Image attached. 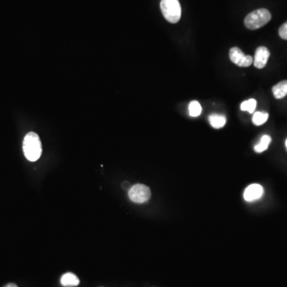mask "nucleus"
<instances>
[{"label":"nucleus","instance_id":"1","mask_svg":"<svg viewBox=\"0 0 287 287\" xmlns=\"http://www.w3.org/2000/svg\"><path fill=\"white\" fill-rule=\"evenodd\" d=\"M24 155L28 161H38L42 155V143L38 134L34 132L28 133L24 138L23 143Z\"/></svg>","mask_w":287,"mask_h":287},{"label":"nucleus","instance_id":"2","mask_svg":"<svg viewBox=\"0 0 287 287\" xmlns=\"http://www.w3.org/2000/svg\"><path fill=\"white\" fill-rule=\"evenodd\" d=\"M271 19V12L268 10L262 8L252 11L247 15L244 20V24L248 29L257 30L267 25Z\"/></svg>","mask_w":287,"mask_h":287},{"label":"nucleus","instance_id":"3","mask_svg":"<svg viewBox=\"0 0 287 287\" xmlns=\"http://www.w3.org/2000/svg\"><path fill=\"white\" fill-rule=\"evenodd\" d=\"M161 9L165 19L176 24L181 18V7L178 0H161Z\"/></svg>","mask_w":287,"mask_h":287},{"label":"nucleus","instance_id":"4","mask_svg":"<svg viewBox=\"0 0 287 287\" xmlns=\"http://www.w3.org/2000/svg\"><path fill=\"white\" fill-rule=\"evenodd\" d=\"M128 191L129 199L136 204H144L151 197V190L145 184H137L133 185Z\"/></svg>","mask_w":287,"mask_h":287},{"label":"nucleus","instance_id":"5","mask_svg":"<svg viewBox=\"0 0 287 287\" xmlns=\"http://www.w3.org/2000/svg\"><path fill=\"white\" fill-rule=\"evenodd\" d=\"M230 59L235 65L240 67H248L253 63L252 57L245 55L238 47H233L230 50Z\"/></svg>","mask_w":287,"mask_h":287},{"label":"nucleus","instance_id":"6","mask_svg":"<svg viewBox=\"0 0 287 287\" xmlns=\"http://www.w3.org/2000/svg\"><path fill=\"white\" fill-rule=\"evenodd\" d=\"M263 194L264 189L262 185L258 184H251L244 191V200L248 202H253L260 199Z\"/></svg>","mask_w":287,"mask_h":287},{"label":"nucleus","instance_id":"7","mask_svg":"<svg viewBox=\"0 0 287 287\" xmlns=\"http://www.w3.org/2000/svg\"><path fill=\"white\" fill-rule=\"evenodd\" d=\"M270 54L269 50L265 47H259L255 51V58L253 63L258 69H262L267 65L268 59H269Z\"/></svg>","mask_w":287,"mask_h":287},{"label":"nucleus","instance_id":"8","mask_svg":"<svg viewBox=\"0 0 287 287\" xmlns=\"http://www.w3.org/2000/svg\"><path fill=\"white\" fill-rule=\"evenodd\" d=\"M80 280L76 275L68 272L64 274L61 278V285L64 287H74L79 285Z\"/></svg>","mask_w":287,"mask_h":287},{"label":"nucleus","instance_id":"9","mask_svg":"<svg viewBox=\"0 0 287 287\" xmlns=\"http://www.w3.org/2000/svg\"><path fill=\"white\" fill-rule=\"evenodd\" d=\"M272 92L276 99H282L287 95V80L278 82L273 86Z\"/></svg>","mask_w":287,"mask_h":287},{"label":"nucleus","instance_id":"10","mask_svg":"<svg viewBox=\"0 0 287 287\" xmlns=\"http://www.w3.org/2000/svg\"><path fill=\"white\" fill-rule=\"evenodd\" d=\"M210 124L215 128H220L225 125L227 122L226 117L218 114H212L209 117Z\"/></svg>","mask_w":287,"mask_h":287},{"label":"nucleus","instance_id":"11","mask_svg":"<svg viewBox=\"0 0 287 287\" xmlns=\"http://www.w3.org/2000/svg\"><path fill=\"white\" fill-rule=\"evenodd\" d=\"M271 142V138L269 135L262 136L259 143L255 146V152H258V153L264 152V151L268 149Z\"/></svg>","mask_w":287,"mask_h":287},{"label":"nucleus","instance_id":"12","mask_svg":"<svg viewBox=\"0 0 287 287\" xmlns=\"http://www.w3.org/2000/svg\"><path fill=\"white\" fill-rule=\"evenodd\" d=\"M269 118V114L267 112H256L253 115L252 121L254 125L260 126L267 122Z\"/></svg>","mask_w":287,"mask_h":287},{"label":"nucleus","instance_id":"13","mask_svg":"<svg viewBox=\"0 0 287 287\" xmlns=\"http://www.w3.org/2000/svg\"><path fill=\"white\" fill-rule=\"evenodd\" d=\"M188 111H189V115L191 117L196 118L198 116L201 115V112H202V107L198 101H192L190 102Z\"/></svg>","mask_w":287,"mask_h":287},{"label":"nucleus","instance_id":"14","mask_svg":"<svg viewBox=\"0 0 287 287\" xmlns=\"http://www.w3.org/2000/svg\"><path fill=\"white\" fill-rule=\"evenodd\" d=\"M257 106V101L255 99H249L241 104V111H248L250 114H254Z\"/></svg>","mask_w":287,"mask_h":287},{"label":"nucleus","instance_id":"15","mask_svg":"<svg viewBox=\"0 0 287 287\" xmlns=\"http://www.w3.org/2000/svg\"><path fill=\"white\" fill-rule=\"evenodd\" d=\"M279 36L284 40H287V22L282 24L278 30Z\"/></svg>","mask_w":287,"mask_h":287},{"label":"nucleus","instance_id":"16","mask_svg":"<svg viewBox=\"0 0 287 287\" xmlns=\"http://www.w3.org/2000/svg\"><path fill=\"white\" fill-rule=\"evenodd\" d=\"M121 186H122L123 189L128 190H128L130 189L132 185H131L130 183L128 182V181H125V182L122 183Z\"/></svg>","mask_w":287,"mask_h":287},{"label":"nucleus","instance_id":"17","mask_svg":"<svg viewBox=\"0 0 287 287\" xmlns=\"http://www.w3.org/2000/svg\"><path fill=\"white\" fill-rule=\"evenodd\" d=\"M4 287H18V285L15 283H8L7 285H4Z\"/></svg>","mask_w":287,"mask_h":287},{"label":"nucleus","instance_id":"18","mask_svg":"<svg viewBox=\"0 0 287 287\" xmlns=\"http://www.w3.org/2000/svg\"><path fill=\"white\" fill-rule=\"evenodd\" d=\"M285 146H286V148H287V139L286 141H285Z\"/></svg>","mask_w":287,"mask_h":287}]
</instances>
